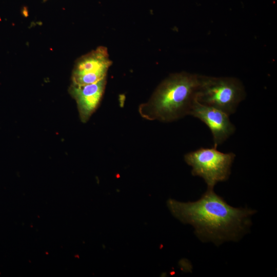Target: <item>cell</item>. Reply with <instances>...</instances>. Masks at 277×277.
<instances>
[{"label":"cell","mask_w":277,"mask_h":277,"mask_svg":"<svg viewBox=\"0 0 277 277\" xmlns=\"http://www.w3.org/2000/svg\"><path fill=\"white\" fill-rule=\"evenodd\" d=\"M235 155L223 153L216 148H200L184 156L186 163L192 167L191 173L203 179L207 188L213 189L219 182L227 181Z\"/></svg>","instance_id":"cell-4"},{"label":"cell","mask_w":277,"mask_h":277,"mask_svg":"<svg viewBox=\"0 0 277 277\" xmlns=\"http://www.w3.org/2000/svg\"><path fill=\"white\" fill-rule=\"evenodd\" d=\"M43 1H44V2H45V1H47V0H43Z\"/></svg>","instance_id":"cell-8"},{"label":"cell","mask_w":277,"mask_h":277,"mask_svg":"<svg viewBox=\"0 0 277 277\" xmlns=\"http://www.w3.org/2000/svg\"><path fill=\"white\" fill-rule=\"evenodd\" d=\"M190 115L205 123L210 130L214 146L224 142L235 131V128L230 122L229 115L216 108L195 101Z\"/></svg>","instance_id":"cell-6"},{"label":"cell","mask_w":277,"mask_h":277,"mask_svg":"<svg viewBox=\"0 0 277 277\" xmlns=\"http://www.w3.org/2000/svg\"><path fill=\"white\" fill-rule=\"evenodd\" d=\"M199 75L172 74L157 87L150 100L139 107L141 115L148 120L171 122L190 115L196 101Z\"/></svg>","instance_id":"cell-2"},{"label":"cell","mask_w":277,"mask_h":277,"mask_svg":"<svg viewBox=\"0 0 277 277\" xmlns=\"http://www.w3.org/2000/svg\"><path fill=\"white\" fill-rule=\"evenodd\" d=\"M245 97L244 87L237 78L199 75L196 100L202 104L230 115Z\"/></svg>","instance_id":"cell-3"},{"label":"cell","mask_w":277,"mask_h":277,"mask_svg":"<svg viewBox=\"0 0 277 277\" xmlns=\"http://www.w3.org/2000/svg\"><path fill=\"white\" fill-rule=\"evenodd\" d=\"M106 77L86 85L71 84L69 93L75 99L81 121L85 123L98 106L104 92Z\"/></svg>","instance_id":"cell-7"},{"label":"cell","mask_w":277,"mask_h":277,"mask_svg":"<svg viewBox=\"0 0 277 277\" xmlns=\"http://www.w3.org/2000/svg\"><path fill=\"white\" fill-rule=\"evenodd\" d=\"M167 205L175 217L193 226L201 241L216 246L242 238L251 225V216L256 212L233 207L209 188L197 201L184 203L169 199Z\"/></svg>","instance_id":"cell-1"},{"label":"cell","mask_w":277,"mask_h":277,"mask_svg":"<svg viewBox=\"0 0 277 277\" xmlns=\"http://www.w3.org/2000/svg\"><path fill=\"white\" fill-rule=\"evenodd\" d=\"M111 64L107 48L97 47L76 61L72 71V83L83 85L98 82L106 77Z\"/></svg>","instance_id":"cell-5"}]
</instances>
